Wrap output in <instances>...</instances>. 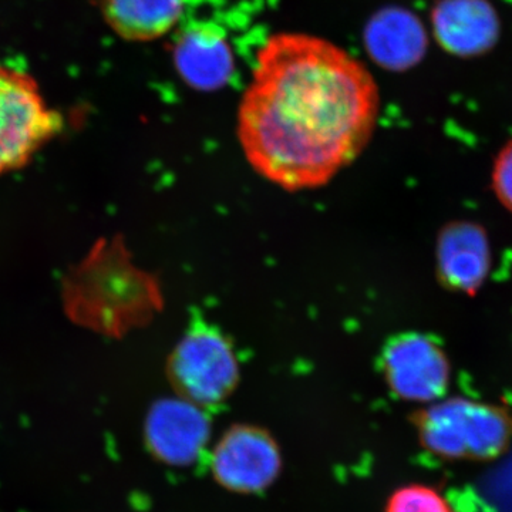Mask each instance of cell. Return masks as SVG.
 Listing matches in <instances>:
<instances>
[{
    "label": "cell",
    "mask_w": 512,
    "mask_h": 512,
    "mask_svg": "<svg viewBox=\"0 0 512 512\" xmlns=\"http://www.w3.org/2000/svg\"><path fill=\"white\" fill-rule=\"evenodd\" d=\"M379 113V86L362 60L323 37L275 33L239 101L238 138L256 173L309 190L360 156Z\"/></svg>",
    "instance_id": "1"
},
{
    "label": "cell",
    "mask_w": 512,
    "mask_h": 512,
    "mask_svg": "<svg viewBox=\"0 0 512 512\" xmlns=\"http://www.w3.org/2000/svg\"><path fill=\"white\" fill-rule=\"evenodd\" d=\"M420 444L453 461H491L512 443V412L470 397H443L413 416Z\"/></svg>",
    "instance_id": "2"
},
{
    "label": "cell",
    "mask_w": 512,
    "mask_h": 512,
    "mask_svg": "<svg viewBox=\"0 0 512 512\" xmlns=\"http://www.w3.org/2000/svg\"><path fill=\"white\" fill-rule=\"evenodd\" d=\"M62 127L36 80L0 63V175L28 164Z\"/></svg>",
    "instance_id": "3"
},
{
    "label": "cell",
    "mask_w": 512,
    "mask_h": 512,
    "mask_svg": "<svg viewBox=\"0 0 512 512\" xmlns=\"http://www.w3.org/2000/svg\"><path fill=\"white\" fill-rule=\"evenodd\" d=\"M168 376L178 396L197 406H217L237 387V355L220 330L194 326L171 353Z\"/></svg>",
    "instance_id": "4"
},
{
    "label": "cell",
    "mask_w": 512,
    "mask_h": 512,
    "mask_svg": "<svg viewBox=\"0 0 512 512\" xmlns=\"http://www.w3.org/2000/svg\"><path fill=\"white\" fill-rule=\"evenodd\" d=\"M382 367L387 386L406 402H436L446 396L450 386L447 353L424 333H400L390 339L383 349Z\"/></svg>",
    "instance_id": "5"
},
{
    "label": "cell",
    "mask_w": 512,
    "mask_h": 512,
    "mask_svg": "<svg viewBox=\"0 0 512 512\" xmlns=\"http://www.w3.org/2000/svg\"><path fill=\"white\" fill-rule=\"evenodd\" d=\"M210 466L215 481L225 490L262 493L281 473V448L261 427L238 424L225 431L212 448Z\"/></svg>",
    "instance_id": "6"
},
{
    "label": "cell",
    "mask_w": 512,
    "mask_h": 512,
    "mask_svg": "<svg viewBox=\"0 0 512 512\" xmlns=\"http://www.w3.org/2000/svg\"><path fill=\"white\" fill-rule=\"evenodd\" d=\"M211 424L204 407L183 397L160 400L151 407L146 423L148 450L173 467L195 463L210 443Z\"/></svg>",
    "instance_id": "7"
},
{
    "label": "cell",
    "mask_w": 512,
    "mask_h": 512,
    "mask_svg": "<svg viewBox=\"0 0 512 512\" xmlns=\"http://www.w3.org/2000/svg\"><path fill=\"white\" fill-rule=\"evenodd\" d=\"M436 261L443 286L463 295H476L491 269L487 231L476 222H451L437 238Z\"/></svg>",
    "instance_id": "8"
},
{
    "label": "cell",
    "mask_w": 512,
    "mask_h": 512,
    "mask_svg": "<svg viewBox=\"0 0 512 512\" xmlns=\"http://www.w3.org/2000/svg\"><path fill=\"white\" fill-rule=\"evenodd\" d=\"M434 37L451 55H483L500 36V19L488 0H440L431 10Z\"/></svg>",
    "instance_id": "9"
},
{
    "label": "cell",
    "mask_w": 512,
    "mask_h": 512,
    "mask_svg": "<svg viewBox=\"0 0 512 512\" xmlns=\"http://www.w3.org/2000/svg\"><path fill=\"white\" fill-rule=\"evenodd\" d=\"M174 66L181 79L197 92H215L231 80L234 55L227 36L214 25H198L175 43Z\"/></svg>",
    "instance_id": "10"
},
{
    "label": "cell",
    "mask_w": 512,
    "mask_h": 512,
    "mask_svg": "<svg viewBox=\"0 0 512 512\" xmlns=\"http://www.w3.org/2000/svg\"><path fill=\"white\" fill-rule=\"evenodd\" d=\"M363 40L367 53L386 70L410 69L427 49L426 30L420 20L399 8L376 13L367 23Z\"/></svg>",
    "instance_id": "11"
},
{
    "label": "cell",
    "mask_w": 512,
    "mask_h": 512,
    "mask_svg": "<svg viewBox=\"0 0 512 512\" xmlns=\"http://www.w3.org/2000/svg\"><path fill=\"white\" fill-rule=\"evenodd\" d=\"M185 0H101L110 29L127 42L161 39L180 23Z\"/></svg>",
    "instance_id": "12"
},
{
    "label": "cell",
    "mask_w": 512,
    "mask_h": 512,
    "mask_svg": "<svg viewBox=\"0 0 512 512\" xmlns=\"http://www.w3.org/2000/svg\"><path fill=\"white\" fill-rule=\"evenodd\" d=\"M386 512H454V510L436 488L424 484H409L397 488L390 495Z\"/></svg>",
    "instance_id": "13"
},
{
    "label": "cell",
    "mask_w": 512,
    "mask_h": 512,
    "mask_svg": "<svg viewBox=\"0 0 512 512\" xmlns=\"http://www.w3.org/2000/svg\"><path fill=\"white\" fill-rule=\"evenodd\" d=\"M491 185L497 200L512 214V140L501 148L495 158Z\"/></svg>",
    "instance_id": "14"
}]
</instances>
